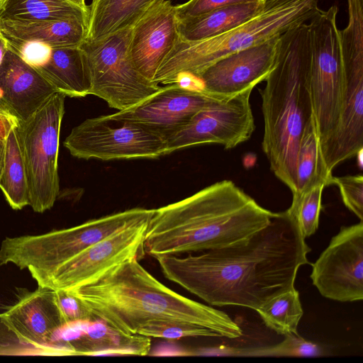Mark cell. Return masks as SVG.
Returning a JSON list of instances; mask_svg holds the SVG:
<instances>
[{"instance_id": "cell-39", "label": "cell", "mask_w": 363, "mask_h": 363, "mask_svg": "<svg viewBox=\"0 0 363 363\" xmlns=\"http://www.w3.org/2000/svg\"><path fill=\"white\" fill-rule=\"evenodd\" d=\"M73 4L89 11V7L85 4V0H67Z\"/></svg>"}, {"instance_id": "cell-29", "label": "cell", "mask_w": 363, "mask_h": 363, "mask_svg": "<svg viewBox=\"0 0 363 363\" xmlns=\"http://www.w3.org/2000/svg\"><path fill=\"white\" fill-rule=\"evenodd\" d=\"M324 354L321 347L314 342L289 334L281 342L270 347H247L240 349L244 357H320Z\"/></svg>"}, {"instance_id": "cell-5", "label": "cell", "mask_w": 363, "mask_h": 363, "mask_svg": "<svg viewBox=\"0 0 363 363\" xmlns=\"http://www.w3.org/2000/svg\"><path fill=\"white\" fill-rule=\"evenodd\" d=\"M319 0H262L247 20L219 35L197 41L179 39L163 60L152 82L170 84L189 73L197 77L232 53L264 43L309 21L320 10Z\"/></svg>"}, {"instance_id": "cell-24", "label": "cell", "mask_w": 363, "mask_h": 363, "mask_svg": "<svg viewBox=\"0 0 363 363\" xmlns=\"http://www.w3.org/2000/svg\"><path fill=\"white\" fill-rule=\"evenodd\" d=\"M89 11L67 0H1L0 20L19 21L82 20Z\"/></svg>"}, {"instance_id": "cell-37", "label": "cell", "mask_w": 363, "mask_h": 363, "mask_svg": "<svg viewBox=\"0 0 363 363\" xmlns=\"http://www.w3.org/2000/svg\"><path fill=\"white\" fill-rule=\"evenodd\" d=\"M8 50L6 41L0 33V65L3 60L5 53Z\"/></svg>"}, {"instance_id": "cell-36", "label": "cell", "mask_w": 363, "mask_h": 363, "mask_svg": "<svg viewBox=\"0 0 363 363\" xmlns=\"http://www.w3.org/2000/svg\"><path fill=\"white\" fill-rule=\"evenodd\" d=\"M18 124V120L0 105V140L6 141L11 130Z\"/></svg>"}, {"instance_id": "cell-7", "label": "cell", "mask_w": 363, "mask_h": 363, "mask_svg": "<svg viewBox=\"0 0 363 363\" xmlns=\"http://www.w3.org/2000/svg\"><path fill=\"white\" fill-rule=\"evenodd\" d=\"M337 13L335 4L326 11L320 9L308 23L310 90L323 161L337 128L342 104L343 72Z\"/></svg>"}, {"instance_id": "cell-31", "label": "cell", "mask_w": 363, "mask_h": 363, "mask_svg": "<svg viewBox=\"0 0 363 363\" xmlns=\"http://www.w3.org/2000/svg\"><path fill=\"white\" fill-rule=\"evenodd\" d=\"M330 183L338 187L345 206L363 221L362 175L333 176Z\"/></svg>"}, {"instance_id": "cell-9", "label": "cell", "mask_w": 363, "mask_h": 363, "mask_svg": "<svg viewBox=\"0 0 363 363\" xmlns=\"http://www.w3.org/2000/svg\"><path fill=\"white\" fill-rule=\"evenodd\" d=\"M131 29L97 40H84L79 45L90 69L91 94L118 111L141 103L162 87L144 77L132 64L128 55Z\"/></svg>"}, {"instance_id": "cell-3", "label": "cell", "mask_w": 363, "mask_h": 363, "mask_svg": "<svg viewBox=\"0 0 363 363\" xmlns=\"http://www.w3.org/2000/svg\"><path fill=\"white\" fill-rule=\"evenodd\" d=\"M138 260H126L89 284L69 291L81 300L94 320H102L125 336L138 335L143 325L153 320L194 323L231 339L242 335L225 313L167 287Z\"/></svg>"}, {"instance_id": "cell-21", "label": "cell", "mask_w": 363, "mask_h": 363, "mask_svg": "<svg viewBox=\"0 0 363 363\" xmlns=\"http://www.w3.org/2000/svg\"><path fill=\"white\" fill-rule=\"evenodd\" d=\"M87 23L82 20L19 21L0 20L4 37L38 42L50 48L79 47L85 40Z\"/></svg>"}, {"instance_id": "cell-13", "label": "cell", "mask_w": 363, "mask_h": 363, "mask_svg": "<svg viewBox=\"0 0 363 363\" xmlns=\"http://www.w3.org/2000/svg\"><path fill=\"white\" fill-rule=\"evenodd\" d=\"M320 294L329 299H363V221L343 226L312 264L310 276Z\"/></svg>"}, {"instance_id": "cell-19", "label": "cell", "mask_w": 363, "mask_h": 363, "mask_svg": "<svg viewBox=\"0 0 363 363\" xmlns=\"http://www.w3.org/2000/svg\"><path fill=\"white\" fill-rule=\"evenodd\" d=\"M35 68L57 93L69 97L91 94L90 69L79 46L52 48L47 62Z\"/></svg>"}, {"instance_id": "cell-12", "label": "cell", "mask_w": 363, "mask_h": 363, "mask_svg": "<svg viewBox=\"0 0 363 363\" xmlns=\"http://www.w3.org/2000/svg\"><path fill=\"white\" fill-rule=\"evenodd\" d=\"M150 219L127 226L90 245L36 280L38 285L72 290L89 284L120 263L132 258L140 259L145 254L144 239Z\"/></svg>"}, {"instance_id": "cell-25", "label": "cell", "mask_w": 363, "mask_h": 363, "mask_svg": "<svg viewBox=\"0 0 363 363\" xmlns=\"http://www.w3.org/2000/svg\"><path fill=\"white\" fill-rule=\"evenodd\" d=\"M0 189L13 210L29 206L28 177L18 126L11 130L5 141Z\"/></svg>"}, {"instance_id": "cell-38", "label": "cell", "mask_w": 363, "mask_h": 363, "mask_svg": "<svg viewBox=\"0 0 363 363\" xmlns=\"http://www.w3.org/2000/svg\"><path fill=\"white\" fill-rule=\"evenodd\" d=\"M5 154V141L0 140V176L4 167V160Z\"/></svg>"}, {"instance_id": "cell-10", "label": "cell", "mask_w": 363, "mask_h": 363, "mask_svg": "<svg viewBox=\"0 0 363 363\" xmlns=\"http://www.w3.org/2000/svg\"><path fill=\"white\" fill-rule=\"evenodd\" d=\"M64 146L79 159H155L165 155L166 138L140 123L111 114L87 118L73 128Z\"/></svg>"}, {"instance_id": "cell-11", "label": "cell", "mask_w": 363, "mask_h": 363, "mask_svg": "<svg viewBox=\"0 0 363 363\" xmlns=\"http://www.w3.org/2000/svg\"><path fill=\"white\" fill-rule=\"evenodd\" d=\"M255 86L216 100L196 113L186 124L166 137L165 155L208 143L232 149L248 140L255 129L250 105Z\"/></svg>"}, {"instance_id": "cell-4", "label": "cell", "mask_w": 363, "mask_h": 363, "mask_svg": "<svg viewBox=\"0 0 363 363\" xmlns=\"http://www.w3.org/2000/svg\"><path fill=\"white\" fill-rule=\"evenodd\" d=\"M311 39L304 23L279 38L275 61L259 90L264 119L262 147L274 174L296 191V155L306 124L313 116L309 72Z\"/></svg>"}, {"instance_id": "cell-35", "label": "cell", "mask_w": 363, "mask_h": 363, "mask_svg": "<svg viewBox=\"0 0 363 363\" xmlns=\"http://www.w3.org/2000/svg\"><path fill=\"white\" fill-rule=\"evenodd\" d=\"M252 0H189L176 5L175 9L179 19L196 16L215 9L240 2Z\"/></svg>"}, {"instance_id": "cell-17", "label": "cell", "mask_w": 363, "mask_h": 363, "mask_svg": "<svg viewBox=\"0 0 363 363\" xmlns=\"http://www.w3.org/2000/svg\"><path fill=\"white\" fill-rule=\"evenodd\" d=\"M179 39L175 6L164 0L132 28L130 60L140 74L152 82L159 67Z\"/></svg>"}, {"instance_id": "cell-18", "label": "cell", "mask_w": 363, "mask_h": 363, "mask_svg": "<svg viewBox=\"0 0 363 363\" xmlns=\"http://www.w3.org/2000/svg\"><path fill=\"white\" fill-rule=\"evenodd\" d=\"M55 93L33 66L8 49L0 65V105L19 122L28 121Z\"/></svg>"}, {"instance_id": "cell-33", "label": "cell", "mask_w": 363, "mask_h": 363, "mask_svg": "<svg viewBox=\"0 0 363 363\" xmlns=\"http://www.w3.org/2000/svg\"><path fill=\"white\" fill-rule=\"evenodd\" d=\"M0 355L6 356H53L45 350L22 342L4 323L0 313Z\"/></svg>"}, {"instance_id": "cell-14", "label": "cell", "mask_w": 363, "mask_h": 363, "mask_svg": "<svg viewBox=\"0 0 363 363\" xmlns=\"http://www.w3.org/2000/svg\"><path fill=\"white\" fill-rule=\"evenodd\" d=\"M18 301L1 313L4 323L23 343L50 352L53 356L77 355L74 350L53 340L67 324L60 311L55 290L40 286L21 290Z\"/></svg>"}, {"instance_id": "cell-16", "label": "cell", "mask_w": 363, "mask_h": 363, "mask_svg": "<svg viewBox=\"0 0 363 363\" xmlns=\"http://www.w3.org/2000/svg\"><path fill=\"white\" fill-rule=\"evenodd\" d=\"M280 36L228 55L211 65L197 76L204 91L229 97L264 81L274 65Z\"/></svg>"}, {"instance_id": "cell-22", "label": "cell", "mask_w": 363, "mask_h": 363, "mask_svg": "<svg viewBox=\"0 0 363 363\" xmlns=\"http://www.w3.org/2000/svg\"><path fill=\"white\" fill-rule=\"evenodd\" d=\"M87 324L74 342L67 343L77 355H145L150 351L148 337L123 335L100 320L89 321Z\"/></svg>"}, {"instance_id": "cell-8", "label": "cell", "mask_w": 363, "mask_h": 363, "mask_svg": "<svg viewBox=\"0 0 363 363\" xmlns=\"http://www.w3.org/2000/svg\"><path fill=\"white\" fill-rule=\"evenodd\" d=\"M65 96L55 93L34 115L19 122L29 191L36 213L50 209L60 192L57 159Z\"/></svg>"}, {"instance_id": "cell-20", "label": "cell", "mask_w": 363, "mask_h": 363, "mask_svg": "<svg viewBox=\"0 0 363 363\" xmlns=\"http://www.w3.org/2000/svg\"><path fill=\"white\" fill-rule=\"evenodd\" d=\"M164 0H92L85 40H97L131 29Z\"/></svg>"}, {"instance_id": "cell-26", "label": "cell", "mask_w": 363, "mask_h": 363, "mask_svg": "<svg viewBox=\"0 0 363 363\" xmlns=\"http://www.w3.org/2000/svg\"><path fill=\"white\" fill-rule=\"evenodd\" d=\"M332 173L323 161L313 116L303 130L296 155V191L302 192L319 184L331 185ZM293 194V193H292Z\"/></svg>"}, {"instance_id": "cell-30", "label": "cell", "mask_w": 363, "mask_h": 363, "mask_svg": "<svg viewBox=\"0 0 363 363\" xmlns=\"http://www.w3.org/2000/svg\"><path fill=\"white\" fill-rule=\"evenodd\" d=\"M138 335L148 337L178 340L187 337H220L205 327L174 320H153L143 325Z\"/></svg>"}, {"instance_id": "cell-28", "label": "cell", "mask_w": 363, "mask_h": 363, "mask_svg": "<svg viewBox=\"0 0 363 363\" xmlns=\"http://www.w3.org/2000/svg\"><path fill=\"white\" fill-rule=\"evenodd\" d=\"M325 186L321 183L307 191L292 194V203L287 210L296 220L305 239L318 228L322 194Z\"/></svg>"}, {"instance_id": "cell-23", "label": "cell", "mask_w": 363, "mask_h": 363, "mask_svg": "<svg viewBox=\"0 0 363 363\" xmlns=\"http://www.w3.org/2000/svg\"><path fill=\"white\" fill-rule=\"evenodd\" d=\"M262 0L225 5L201 15L179 19L180 39L197 41L223 33L250 18Z\"/></svg>"}, {"instance_id": "cell-6", "label": "cell", "mask_w": 363, "mask_h": 363, "mask_svg": "<svg viewBox=\"0 0 363 363\" xmlns=\"http://www.w3.org/2000/svg\"><path fill=\"white\" fill-rule=\"evenodd\" d=\"M154 211L134 208L44 234L6 237L0 246V266L27 269L36 281L96 242L150 218Z\"/></svg>"}, {"instance_id": "cell-1", "label": "cell", "mask_w": 363, "mask_h": 363, "mask_svg": "<svg viewBox=\"0 0 363 363\" xmlns=\"http://www.w3.org/2000/svg\"><path fill=\"white\" fill-rule=\"evenodd\" d=\"M310 252L296 220L286 210L235 245L196 255L155 259L167 279L208 304L256 311L295 288L298 270L309 264Z\"/></svg>"}, {"instance_id": "cell-27", "label": "cell", "mask_w": 363, "mask_h": 363, "mask_svg": "<svg viewBox=\"0 0 363 363\" xmlns=\"http://www.w3.org/2000/svg\"><path fill=\"white\" fill-rule=\"evenodd\" d=\"M256 311L265 325L278 334L298 335L297 327L303 311L295 288L275 296Z\"/></svg>"}, {"instance_id": "cell-34", "label": "cell", "mask_w": 363, "mask_h": 363, "mask_svg": "<svg viewBox=\"0 0 363 363\" xmlns=\"http://www.w3.org/2000/svg\"><path fill=\"white\" fill-rule=\"evenodd\" d=\"M4 38L6 41L8 49L34 67L43 65L50 57L52 48L47 45L38 42H26L7 37Z\"/></svg>"}, {"instance_id": "cell-32", "label": "cell", "mask_w": 363, "mask_h": 363, "mask_svg": "<svg viewBox=\"0 0 363 363\" xmlns=\"http://www.w3.org/2000/svg\"><path fill=\"white\" fill-rule=\"evenodd\" d=\"M55 294L60 311L67 326L94 320L84 303L72 291L56 289Z\"/></svg>"}, {"instance_id": "cell-2", "label": "cell", "mask_w": 363, "mask_h": 363, "mask_svg": "<svg viewBox=\"0 0 363 363\" xmlns=\"http://www.w3.org/2000/svg\"><path fill=\"white\" fill-rule=\"evenodd\" d=\"M275 214L232 181L223 180L155 209L144 250L155 258L231 246L266 227Z\"/></svg>"}, {"instance_id": "cell-41", "label": "cell", "mask_w": 363, "mask_h": 363, "mask_svg": "<svg viewBox=\"0 0 363 363\" xmlns=\"http://www.w3.org/2000/svg\"><path fill=\"white\" fill-rule=\"evenodd\" d=\"M1 1V0H0Z\"/></svg>"}, {"instance_id": "cell-15", "label": "cell", "mask_w": 363, "mask_h": 363, "mask_svg": "<svg viewBox=\"0 0 363 363\" xmlns=\"http://www.w3.org/2000/svg\"><path fill=\"white\" fill-rule=\"evenodd\" d=\"M223 98L226 97L174 83L162 87L141 103L111 115L145 125L166 138L186 124L199 111Z\"/></svg>"}, {"instance_id": "cell-40", "label": "cell", "mask_w": 363, "mask_h": 363, "mask_svg": "<svg viewBox=\"0 0 363 363\" xmlns=\"http://www.w3.org/2000/svg\"><path fill=\"white\" fill-rule=\"evenodd\" d=\"M357 157V162H358V164H359V167L360 169H362V150H361L357 155L356 156Z\"/></svg>"}]
</instances>
